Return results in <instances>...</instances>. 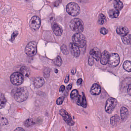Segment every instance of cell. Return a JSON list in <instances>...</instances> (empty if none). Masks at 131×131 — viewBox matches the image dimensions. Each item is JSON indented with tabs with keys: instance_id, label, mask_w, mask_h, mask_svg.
<instances>
[{
	"instance_id": "cell-1",
	"label": "cell",
	"mask_w": 131,
	"mask_h": 131,
	"mask_svg": "<svg viewBox=\"0 0 131 131\" xmlns=\"http://www.w3.org/2000/svg\"><path fill=\"white\" fill-rule=\"evenodd\" d=\"M14 98L18 102H21L27 100L28 97V92L25 88H21L16 89L14 93Z\"/></svg>"
},
{
	"instance_id": "cell-39",
	"label": "cell",
	"mask_w": 131,
	"mask_h": 131,
	"mask_svg": "<svg viewBox=\"0 0 131 131\" xmlns=\"http://www.w3.org/2000/svg\"><path fill=\"white\" fill-rule=\"evenodd\" d=\"M14 131H25L24 128L21 127L17 128Z\"/></svg>"
},
{
	"instance_id": "cell-43",
	"label": "cell",
	"mask_w": 131,
	"mask_h": 131,
	"mask_svg": "<svg viewBox=\"0 0 131 131\" xmlns=\"http://www.w3.org/2000/svg\"><path fill=\"white\" fill-rule=\"evenodd\" d=\"M76 69H73V70H72L71 72L73 74H74L76 73Z\"/></svg>"
},
{
	"instance_id": "cell-16",
	"label": "cell",
	"mask_w": 131,
	"mask_h": 131,
	"mask_svg": "<svg viewBox=\"0 0 131 131\" xmlns=\"http://www.w3.org/2000/svg\"><path fill=\"white\" fill-rule=\"evenodd\" d=\"M129 31L128 28L124 26H120L117 28V33L122 36L128 34Z\"/></svg>"
},
{
	"instance_id": "cell-21",
	"label": "cell",
	"mask_w": 131,
	"mask_h": 131,
	"mask_svg": "<svg viewBox=\"0 0 131 131\" xmlns=\"http://www.w3.org/2000/svg\"><path fill=\"white\" fill-rule=\"evenodd\" d=\"M114 5L115 9L118 11L121 10L124 7L123 3L120 0H115Z\"/></svg>"
},
{
	"instance_id": "cell-29",
	"label": "cell",
	"mask_w": 131,
	"mask_h": 131,
	"mask_svg": "<svg viewBox=\"0 0 131 131\" xmlns=\"http://www.w3.org/2000/svg\"><path fill=\"white\" fill-rule=\"evenodd\" d=\"M55 64L58 66H61L62 64V60L59 56H58L54 60Z\"/></svg>"
},
{
	"instance_id": "cell-35",
	"label": "cell",
	"mask_w": 131,
	"mask_h": 131,
	"mask_svg": "<svg viewBox=\"0 0 131 131\" xmlns=\"http://www.w3.org/2000/svg\"><path fill=\"white\" fill-rule=\"evenodd\" d=\"M44 75L46 78H48L50 75V71L49 69H46L44 71Z\"/></svg>"
},
{
	"instance_id": "cell-42",
	"label": "cell",
	"mask_w": 131,
	"mask_h": 131,
	"mask_svg": "<svg viewBox=\"0 0 131 131\" xmlns=\"http://www.w3.org/2000/svg\"><path fill=\"white\" fill-rule=\"evenodd\" d=\"M72 84H70L68 85L67 87V89L68 90H70L72 88Z\"/></svg>"
},
{
	"instance_id": "cell-10",
	"label": "cell",
	"mask_w": 131,
	"mask_h": 131,
	"mask_svg": "<svg viewBox=\"0 0 131 131\" xmlns=\"http://www.w3.org/2000/svg\"><path fill=\"white\" fill-rule=\"evenodd\" d=\"M40 18L37 16H34L32 18L29 22L30 27L34 30H37L41 26Z\"/></svg>"
},
{
	"instance_id": "cell-15",
	"label": "cell",
	"mask_w": 131,
	"mask_h": 131,
	"mask_svg": "<svg viewBox=\"0 0 131 131\" xmlns=\"http://www.w3.org/2000/svg\"><path fill=\"white\" fill-rule=\"evenodd\" d=\"M101 91L100 87L99 85L97 84H95L92 85L91 88V94L93 95H97L100 94Z\"/></svg>"
},
{
	"instance_id": "cell-3",
	"label": "cell",
	"mask_w": 131,
	"mask_h": 131,
	"mask_svg": "<svg viewBox=\"0 0 131 131\" xmlns=\"http://www.w3.org/2000/svg\"><path fill=\"white\" fill-rule=\"evenodd\" d=\"M66 10L70 15L74 17L77 16L80 12V8L77 4L75 2H70L66 7Z\"/></svg>"
},
{
	"instance_id": "cell-14",
	"label": "cell",
	"mask_w": 131,
	"mask_h": 131,
	"mask_svg": "<svg viewBox=\"0 0 131 131\" xmlns=\"http://www.w3.org/2000/svg\"><path fill=\"white\" fill-rule=\"evenodd\" d=\"M110 54L108 51L105 50L103 52L100 57V63L102 65H105L108 63Z\"/></svg>"
},
{
	"instance_id": "cell-36",
	"label": "cell",
	"mask_w": 131,
	"mask_h": 131,
	"mask_svg": "<svg viewBox=\"0 0 131 131\" xmlns=\"http://www.w3.org/2000/svg\"><path fill=\"white\" fill-rule=\"evenodd\" d=\"M18 35V33L17 31H15V32L13 33L11 37V40L13 41L14 40L15 38L16 37V36Z\"/></svg>"
},
{
	"instance_id": "cell-28",
	"label": "cell",
	"mask_w": 131,
	"mask_h": 131,
	"mask_svg": "<svg viewBox=\"0 0 131 131\" xmlns=\"http://www.w3.org/2000/svg\"><path fill=\"white\" fill-rule=\"evenodd\" d=\"M107 21V19L106 17L102 14H100L99 15V17H98V23L99 24H104Z\"/></svg>"
},
{
	"instance_id": "cell-17",
	"label": "cell",
	"mask_w": 131,
	"mask_h": 131,
	"mask_svg": "<svg viewBox=\"0 0 131 131\" xmlns=\"http://www.w3.org/2000/svg\"><path fill=\"white\" fill-rule=\"evenodd\" d=\"M120 115L122 121L125 122L127 119L128 116V111L125 107H122L121 108Z\"/></svg>"
},
{
	"instance_id": "cell-8",
	"label": "cell",
	"mask_w": 131,
	"mask_h": 131,
	"mask_svg": "<svg viewBox=\"0 0 131 131\" xmlns=\"http://www.w3.org/2000/svg\"><path fill=\"white\" fill-rule=\"evenodd\" d=\"M120 63V57L118 54L112 53L109 57L108 63L112 68H114L118 65Z\"/></svg>"
},
{
	"instance_id": "cell-20",
	"label": "cell",
	"mask_w": 131,
	"mask_h": 131,
	"mask_svg": "<svg viewBox=\"0 0 131 131\" xmlns=\"http://www.w3.org/2000/svg\"><path fill=\"white\" fill-rule=\"evenodd\" d=\"M120 121V117L117 115H114L110 118V124L112 127L117 126Z\"/></svg>"
},
{
	"instance_id": "cell-40",
	"label": "cell",
	"mask_w": 131,
	"mask_h": 131,
	"mask_svg": "<svg viewBox=\"0 0 131 131\" xmlns=\"http://www.w3.org/2000/svg\"><path fill=\"white\" fill-rule=\"evenodd\" d=\"M69 75H67L66 77V78H65V83H68L69 81Z\"/></svg>"
},
{
	"instance_id": "cell-44",
	"label": "cell",
	"mask_w": 131,
	"mask_h": 131,
	"mask_svg": "<svg viewBox=\"0 0 131 131\" xmlns=\"http://www.w3.org/2000/svg\"><path fill=\"white\" fill-rule=\"evenodd\" d=\"M58 70L57 69H55V72H56V73H57L58 72Z\"/></svg>"
},
{
	"instance_id": "cell-33",
	"label": "cell",
	"mask_w": 131,
	"mask_h": 131,
	"mask_svg": "<svg viewBox=\"0 0 131 131\" xmlns=\"http://www.w3.org/2000/svg\"><path fill=\"white\" fill-rule=\"evenodd\" d=\"M94 58L91 56L89 57L88 59V64L90 66H92L94 64Z\"/></svg>"
},
{
	"instance_id": "cell-11",
	"label": "cell",
	"mask_w": 131,
	"mask_h": 131,
	"mask_svg": "<svg viewBox=\"0 0 131 131\" xmlns=\"http://www.w3.org/2000/svg\"><path fill=\"white\" fill-rule=\"evenodd\" d=\"M69 48L72 54L74 57H79L80 51L79 47L75 44L73 43H70L69 44Z\"/></svg>"
},
{
	"instance_id": "cell-25",
	"label": "cell",
	"mask_w": 131,
	"mask_h": 131,
	"mask_svg": "<svg viewBox=\"0 0 131 131\" xmlns=\"http://www.w3.org/2000/svg\"><path fill=\"white\" fill-rule=\"evenodd\" d=\"M7 102V100L3 94H0V109L4 107Z\"/></svg>"
},
{
	"instance_id": "cell-2",
	"label": "cell",
	"mask_w": 131,
	"mask_h": 131,
	"mask_svg": "<svg viewBox=\"0 0 131 131\" xmlns=\"http://www.w3.org/2000/svg\"><path fill=\"white\" fill-rule=\"evenodd\" d=\"M70 27L73 31L76 33H81L83 32L84 29V25L83 21L77 18H74L71 21Z\"/></svg>"
},
{
	"instance_id": "cell-32",
	"label": "cell",
	"mask_w": 131,
	"mask_h": 131,
	"mask_svg": "<svg viewBox=\"0 0 131 131\" xmlns=\"http://www.w3.org/2000/svg\"><path fill=\"white\" fill-rule=\"evenodd\" d=\"M64 97L62 96V97H60L58 98L57 100V102H56V103L58 105H61L63 103V102H64Z\"/></svg>"
},
{
	"instance_id": "cell-38",
	"label": "cell",
	"mask_w": 131,
	"mask_h": 131,
	"mask_svg": "<svg viewBox=\"0 0 131 131\" xmlns=\"http://www.w3.org/2000/svg\"><path fill=\"white\" fill-rule=\"evenodd\" d=\"M131 84H130L128 86V88L127 89V92L128 94H129V95H131Z\"/></svg>"
},
{
	"instance_id": "cell-4",
	"label": "cell",
	"mask_w": 131,
	"mask_h": 131,
	"mask_svg": "<svg viewBox=\"0 0 131 131\" xmlns=\"http://www.w3.org/2000/svg\"><path fill=\"white\" fill-rule=\"evenodd\" d=\"M74 43L79 48H83L86 44L87 40L84 35L81 33H77L73 35L72 38Z\"/></svg>"
},
{
	"instance_id": "cell-18",
	"label": "cell",
	"mask_w": 131,
	"mask_h": 131,
	"mask_svg": "<svg viewBox=\"0 0 131 131\" xmlns=\"http://www.w3.org/2000/svg\"><path fill=\"white\" fill-rule=\"evenodd\" d=\"M45 81L44 79L42 77H37L35 78L34 81V84L35 88H40L43 86L44 84Z\"/></svg>"
},
{
	"instance_id": "cell-23",
	"label": "cell",
	"mask_w": 131,
	"mask_h": 131,
	"mask_svg": "<svg viewBox=\"0 0 131 131\" xmlns=\"http://www.w3.org/2000/svg\"><path fill=\"white\" fill-rule=\"evenodd\" d=\"M20 73L25 77H27L29 76L30 74V70L29 68L25 66H23L20 70Z\"/></svg>"
},
{
	"instance_id": "cell-6",
	"label": "cell",
	"mask_w": 131,
	"mask_h": 131,
	"mask_svg": "<svg viewBox=\"0 0 131 131\" xmlns=\"http://www.w3.org/2000/svg\"><path fill=\"white\" fill-rule=\"evenodd\" d=\"M11 81L14 85H20L24 81V76L20 72H14L11 75Z\"/></svg>"
},
{
	"instance_id": "cell-31",
	"label": "cell",
	"mask_w": 131,
	"mask_h": 131,
	"mask_svg": "<svg viewBox=\"0 0 131 131\" xmlns=\"http://www.w3.org/2000/svg\"><path fill=\"white\" fill-rule=\"evenodd\" d=\"M61 50L64 54H65V55L68 54V50L67 46L66 45H64L62 46L61 47Z\"/></svg>"
},
{
	"instance_id": "cell-26",
	"label": "cell",
	"mask_w": 131,
	"mask_h": 131,
	"mask_svg": "<svg viewBox=\"0 0 131 131\" xmlns=\"http://www.w3.org/2000/svg\"><path fill=\"white\" fill-rule=\"evenodd\" d=\"M123 68L127 71L130 72L131 71V64L130 61L127 60L125 61L123 64Z\"/></svg>"
},
{
	"instance_id": "cell-12",
	"label": "cell",
	"mask_w": 131,
	"mask_h": 131,
	"mask_svg": "<svg viewBox=\"0 0 131 131\" xmlns=\"http://www.w3.org/2000/svg\"><path fill=\"white\" fill-rule=\"evenodd\" d=\"M77 104L78 105L82 106L84 108H86L87 106V100L84 94L83 93V95H79L78 96Z\"/></svg>"
},
{
	"instance_id": "cell-19",
	"label": "cell",
	"mask_w": 131,
	"mask_h": 131,
	"mask_svg": "<svg viewBox=\"0 0 131 131\" xmlns=\"http://www.w3.org/2000/svg\"><path fill=\"white\" fill-rule=\"evenodd\" d=\"M53 30L55 34L58 36H61L63 32L61 27L57 23H55L53 25Z\"/></svg>"
},
{
	"instance_id": "cell-27",
	"label": "cell",
	"mask_w": 131,
	"mask_h": 131,
	"mask_svg": "<svg viewBox=\"0 0 131 131\" xmlns=\"http://www.w3.org/2000/svg\"><path fill=\"white\" fill-rule=\"evenodd\" d=\"M24 125L26 127H29L33 126L35 124L34 121L32 118H28L24 122Z\"/></svg>"
},
{
	"instance_id": "cell-9",
	"label": "cell",
	"mask_w": 131,
	"mask_h": 131,
	"mask_svg": "<svg viewBox=\"0 0 131 131\" xmlns=\"http://www.w3.org/2000/svg\"><path fill=\"white\" fill-rule=\"evenodd\" d=\"M59 114L62 116L64 121L68 125L72 126L74 124V122L72 120L70 115L64 109H62L59 112Z\"/></svg>"
},
{
	"instance_id": "cell-24",
	"label": "cell",
	"mask_w": 131,
	"mask_h": 131,
	"mask_svg": "<svg viewBox=\"0 0 131 131\" xmlns=\"http://www.w3.org/2000/svg\"><path fill=\"white\" fill-rule=\"evenodd\" d=\"M122 40L123 43L126 45L131 44V35L130 34H127L125 36H122Z\"/></svg>"
},
{
	"instance_id": "cell-34",
	"label": "cell",
	"mask_w": 131,
	"mask_h": 131,
	"mask_svg": "<svg viewBox=\"0 0 131 131\" xmlns=\"http://www.w3.org/2000/svg\"><path fill=\"white\" fill-rule=\"evenodd\" d=\"M108 30L104 27H102L100 30V32L103 35H106L108 33Z\"/></svg>"
},
{
	"instance_id": "cell-7",
	"label": "cell",
	"mask_w": 131,
	"mask_h": 131,
	"mask_svg": "<svg viewBox=\"0 0 131 131\" xmlns=\"http://www.w3.org/2000/svg\"><path fill=\"white\" fill-rule=\"evenodd\" d=\"M117 104V101L114 98L108 99L106 102L105 110L106 112L108 114L112 113Z\"/></svg>"
},
{
	"instance_id": "cell-45",
	"label": "cell",
	"mask_w": 131,
	"mask_h": 131,
	"mask_svg": "<svg viewBox=\"0 0 131 131\" xmlns=\"http://www.w3.org/2000/svg\"><path fill=\"white\" fill-rule=\"evenodd\" d=\"M27 1H28V0H27Z\"/></svg>"
},
{
	"instance_id": "cell-37",
	"label": "cell",
	"mask_w": 131,
	"mask_h": 131,
	"mask_svg": "<svg viewBox=\"0 0 131 131\" xmlns=\"http://www.w3.org/2000/svg\"><path fill=\"white\" fill-rule=\"evenodd\" d=\"M82 82V79L81 78L79 79L77 81V84L78 85H80L81 84Z\"/></svg>"
},
{
	"instance_id": "cell-22",
	"label": "cell",
	"mask_w": 131,
	"mask_h": 131,
	"mask_svg": "<svg viewBox=\"0 0 131 131\" xmlns=\"http://www.w3.org/2000/svg\"><path fill=\"white\" fill-rule=\"evenodd\" d=\"M109 16L112 18H117L119 16L120 12L118 10L115 9H111L108 12Z\"/></svg>"
},
{
	"instance_id": "cell-41",
	"label": "cell",
	"mask_w": 131,
	"mask_h": 131,
	"mask_svg": "<svg viewBox=\"0 0 131 131\" xmlns=\"http://www.w3.org/2000/svg\"><path fill=\"white\" fill-rule=\"evenodd\" d=\"M65 89V87L64 85H62L60 88L59 91L61 92H63L64 91Z\"/></svg>"
},
{
	"instance_id": "cell-13",
	"label": "cell",
	"mask_w": 131,
	"mask_h": 131,
	"mask_svg": "<svg viewBox=\"0 0 131 131\" xmlns=\"http://www.w3.org/2000/svg\"><path fill=\"white\" fill-rule=\"evenodd\" d=\"M90 54L97 61H98L100 58V51L97 48L95 47L92 49L90 51Z\"/></svg>"
},
{
	"instance_id": "cell-5",
	"label": "cell",
	"mask_w": 131,
	"mask_h": 131,
	"mask_svg": "<svg viewBox=\"0 0 131 131\" xmlns=\"http://www.w3.org/2000/svg\"><path fill=\"white\" fill-rule=\"evenodd\" d=\"M25 52L28 56L32 57L36 54L37 52V43L35 41L30 42L25 48Z\"/></svg>"
},
{
	"instance_id": "cell-30",
	"label": "cell",
	"mask_w": 131,
	"mask_h": 131,
	"mask_svg": "<svg viewBox=\"0 0 131 131\" xmlns=\"http://www.w3.org/2000/svg\"><path fill=\"white\" fill-rule=\"evenodd\" d=\"M78 92L77 90H73L72 91L70 94V97L72 99H74L78 97Z\"/></svg>"
}]
</instances>
